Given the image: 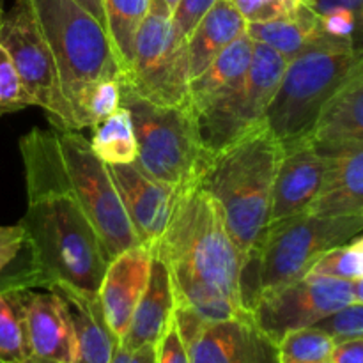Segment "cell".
Listing matches in <instances>:
<instances>
[{
	"label": "cell",
	"mask_w": 363,
	"mask_h": 363,
	"mask_svg": "<svg viewBox=\"0 0 363 363\" xmlns=\"http://www.w3.org/2000/svg\"><path fill=\"white\" fill-rule=\"evenodd\" d=\"M20 152L27 186L23 261L0 275V291L60 284L98 294L110 255L71 188L55 130H30L20 138Z\"/></svg>",
	"instance_id": "6da1fadb"
},
{
	"label": "cell",
	"mask_w": 363,
	"mask_h": 363,
	"mask_svg": "<svg viewBox=\"0 0 363 363\" xmlns=\"http://www.w3.org/2000/svg\"><path fill=\"white\" fill-rule=\"evenodd\" d=\"M151 252L169 268L176 307L208 323L250 315L241 298L243 257L201 186L181 190L169 225Z\"/></svg>",
	"instance_id": "7a4b0ae2"
},
{
	"label": "cell",
	"mask_w": 363,
	"mask_h": 363,
	"mask_svg": "<svg viewBox=\"0 0 363 363\" xmlns=\"http://www.w3.org/2000/svg\"><path fill=\"white\" fill-rule=\"evenodd\" d=\"M282 151V144L262 124L211 155L197 183L215 202L243 261L269 225L273 183Z\"/></svg>",
	"instance_id": "3957f363"
},
{
	"label": "cell",
	"mask_w": 363,
	"mask_h": 363,
	"mask_svg": "<svg viewBox=\"0 0 363 363\" xmlns=\"http://www.w3.org/2000/svg\"><path fill=\"white\" fill-rule=\"evenodd\" d=\"M363 230V216H321L312 213L269 223L241 269L245 311L266 293L308 275L314 262L332 248L350 243Z\"/></svg>",
	"instance_id": "277c9868"
},
{
	"label": "cell",
	"mask_w": 363,
	"mask_h": 363,
	"mask_svg": "<svg viewBox=\"0 0 363 363\" xmlns=\"http://www.w3.org/2000/svg\"><path fill=\"white\" fill-rule=\"evenodd\" d=\"M123 78V77H121ZM121 106L130 112L137 137V167L176 188L197 184L211 152L201 144L190 106L156 105L121 80Z\"/></svg>",
	"instance_id": "5b68a950"
},
{
	"label": "cell",
	"mask_w": 363,
	"mask_h": 363,
	"mask_svg": "<svg viewBox=\"0 0 363 363\" xmlns=\"http://www.w3.org/2000/svg\"><path fill=\"white\" fill-rule=\"evenodd\" d=\"M362 46H319L289 60L264 124L282 145L311 138L319 116L360 57Z\"/></svg>",
	"instance_id": "8992f818"
},
{
	"label": "cell",
	"mask_w": 363,
	"mask_h": 363,
	"mask_svg": "<svg viewBox=\"0 0 363 363\" xmlns=\"http://www.w3.org/2000/svg\"><path fill=\"white\" fill-rule=\"evenodd\" d=\"M59 66L71 110L92 84L124 74L106 28L74 0H27Z\"/></svg>",
	"instance_id": "52a82bcc"
},
{
	"label": "cell",
	"mask_w": 363,
	"mask_h": 363,
	"mask_svg": "<svg viewBox=\"0 0 363 363\" xmlns=\"http://www.w3.org/2000/svg\"><path fill=\"white\" fill-rule=\"evenodd\" d=\"M287 60L275 50L255 43L250 67L238 84L194 112L201 144L211 155L223 151L264 124L266 110L279 89Z\"/></svg>",
	"instance_id": "ba28073f"
},
{
	"label": "cell",
	"mask_w": 363,
	"mask_h": 363,
	"mask_svg": "<svg viewBox=\"0 0 363 363\" xmlns=\"http://www.w3.org/2000/svg\"><path fill=\"white\" fill-rule=\"evenodd\" d=\"M123 84L156 105L190 106L188 41L174 30L172 11L152 0L135 41L133 60Z\"/></svg>",
	"instance_id": "9c48e42d"
},
{
	"label": "cell",
	"mask_w": 363,
	"mask_h": 363,
	"mask_svg": "<svg viewBox=\"0 0 363 363\" xmlns=\"http://www.w3.org/2000/svg\"><path fill=\"white\" fill-rule=\"evenodd\" d=\"M55 130V128H53ZM67 179L110 259L140 245L106 163L80 130H55Z\"/></svg>",
	"instance_id": "30bf717a"
},
{
	"label": "cell",
	"mask_w": 363,
	"mask_h": 363,
	"mask_svg": "<svg viewBox=\"0 0 363 363\" xmlns=\"http://www.w3.org/2000/svg\"><path fill=\"white\" fill-rule=\"evenodd\" d=\"M0 45L16 67L23 87L55 130H78L62 89L59 66L30 4L16 0L0 21Z\"/></svg>",
	"instance_id": "8fae6325"
},
{
	"label": "cell",
	"mask_w": 363,
	"mask_h": 363,
	"mask_svg": "<svg viewBox=\"0 0 363 363\" xmlns=\"http://www.w3.org/2000/svg\"><path fill=\"white\" fill-rule=\"evenodd\" d=\"M351 303H354L353 282L307 275L262 294L248 314L266 337L279 344L287 333L315 326Z\"/></svg>",
	"instance_id": "7c38bea8"
},
{
	"label": "cell",
	"mask_w": 363,
	"mask_h": 363,
	"mask_svg": "<svg viewBox=\"0 0 363 363\" xmlns=\"http://www.w3.org/2000/svg\"><path fill=\"white\" fill-rule=\"evenodd\" d=\"M174 321L190 363H279V347L250 315L208 323L188 308L176 307Z\"/></svg>",
	"instance_id": "4fadbf2b"
},
{
	"label": "cell",
	"mask_w": 363,
	"mask_h": 363,
	"mask_svg": "<svg viewBox=\"0 0 363 363\" xmlns=\"http://www.w3.org/2000/svg\"><path fill=\"white\" fill-rule=\"evenodd\" d=\"M20 315L30 363H74L77 344L62 298L52 289L2 291Z\"/></svg>",
	"instance_id": "5bb4252c"
},
{
	"label": "cell",
	"mask_w": 363,
	"mask_h": 363,
	"mask_svg": "<svg viewBox=\"0 0 363 363\" xmlns=\"http://www.w3.org/2000/svg\"><path fill=\"white\" fill-rule=\"evenodd\" d=\"M282 158L273 183L269 223L308 213L325 183L328 156L311 138L282 145Z\"/></svg>",
	"instance_id": "9a60e30c"
},
{
	"label": "cell",
	"mask_w": 363,
	"mask_h": 363,
	"mask_svg": "<svg viewBox=\"0 0 363 363\" xmlns=\"http://www.w3.org/2000/svg\"><path fill=\"white\" fill-rule=\"evenodd\" d=\"M108 169L138 241L152 247L169 225L183 188L152 179L137 163L108 165Z\"/></svg>",
	"instance_id": "2e32d148"
},
{
	"label": "cell",
	"mask_w": 363,
	"mask_h": 363,
	"mask_svg": "<svg viewBox=\"0 0 363 363\" xmlns=\"http://www.w3.org/2000/svg\"><path fill=\"white\" fill-rule=\"evenodd\" d=\"M152 252L149 245H137L110 259L98 289L106 325L116 339L123 340L135 307L147 286Z\"/></svg>",
	"instance_id": "e0dca14e"
},
{
	"label": "cell",
	"mask_w": 363,
	"mask_h": 363,
	"mask_svg": "<svg viewBox=\"0 0 363 363\" xmlns=\"http://www.w3.org/2000/svg\"><path fill=\"white\" fill-rule=\"evenodd\" d=\"M311 142L323 155L363 144V46L353 69L323 108Z\"/></svg>",
	"instance_id": "ac0fdd59"
},
{
	"label": "cell",
	"mask_w": 363,
	"mask_h": 363,
	"mask_svg": "<svg viewBox=\"0 0 363 363\" xmlns=\"http://www.w3.org/2000/svg\"><path fill=\"white\" fill-rule=\"evenodd\" d=\"M174 312L176 293L169 268L162 259L152 255L147 286L135 307L130 326L119 344L130 351L144 346H156L174 321Z\"/></svg>",
	"instance_id": "d6986e66"
},
{
	"label": "cell",
	"mask_w": 363,
	"mask_h": 363,
	"mask_svg": "<svg viewBox=\"0 0 363 363\" xmlns=\"http://www.w3.org/2000/svg\"><path fill=\"white\" fill-rule=\"evenodd\" d=\"M328 169L318 199L308 209L321 216H363V144L326 152Z\"/></svg>",
	"instance_id": "ffe728a7"
},
{
	"label": "cell",
	"mask_w": 363,
	"mask_h": 363,
	"mask_svg": "<svg viewBox=\"0 0 363 363\" xmlns=\"http://www.w3.org/2000/svg\"><path fill=\"white\" fill-rule=\"evenodd\" d=\"M52 289L64 300L69 314L77 344L74 363H110L119 340L106 325L98 294L52 284Z\"/></svg>",
	"instance_id": "44dd1931"
},
{
	"label": "cell",
	"mask_w": 363,
	"mask_h": 363,
	"mask_svg": "<svg viewBox=\"0 0 363 363\" xmlns=\"http://www.w3.org/2000/svg\"><path fill=\"white\" fill-rule=\"evenodd\" d=\"M247 34L255 43L275 50L287 62L319 46L353 45L350 41H340L325 34L319 14L314 13L307 2H303L300 11L291 18L266 21V23H247Z\"/></svg>",
	"instance_id": "7402d4cb"
},
{
	"label": "cell",
	"mask_w": 363,
	"mask_h": 363,
	"mask_svg": "<svg viewBox=\"0 0 363 363\" xmlns=\"http://www.w3.org/2000/svg\"><path fill=\"white\" fill-rule=\"evenodd\" d=\"M247 34V21L233 0H216L188 38L190 78L201 74L218 53Z\"/></svg>",
	"instance_id": "603a6c76"
},
{
	"label": "cell",
	"mask_w": 363,
	"mask_h": 363,
	"mask_svg": "<svg viewBox=\"0 0 363 363\" xmlns=\"http://www.w3.org/2000/svg\"><path fill=\"white\" fill-rule=\"evenodd\" d=\"M255 41L248 34L238 38L208 67L190 80V108L197 112L245 77L254 59Z\"/></svg>",
	"instance_id": "cb8c5ba5"
},
{
	"label": "cell",
	"mask_w": 363,
	"mask_h": 363,
	"mask_svg": "<svg viewBox=\"0 0 363 363\" xmlns=\"http://www.w3.org/2000/svg\"><path fill=\"white\" fill-rule=\"evenodd\" d=\"M152 0H103L106 32L124 73L133 60L135 41Z\"/></svg>",
	"instance_id": "d4e9b609"
},
{
	"label": "cell",
	"mask_w": 363,
	"mask_h": 363,
	"mask_svg": "<svg viewBox=\"0 0 363 363\" xmlns=\"http://www.w3.org/2000/svg\"><path fill=\"white\" fill-rule=\"evenodd\" d=\"M91 147L94 155L106 165H124L137 162V137L133 121L124 106L98 123L92 133Z\"/></svg>",
	"instance_id": "484cf974"
},
{
	"label": "cell",
	"mask_w": 363,
	"mask_h": 363,
	"mask_svg": "<svg viewBox=\"0 0 363 363\" xmlns=\"http://www.w3.org/2000/svg\"><path fill=\"white\" fill-rule=\"evenodd\" d=\"M279 363H330L335 340L318 326L294 330L279 344Z\"/></svg>",
	"instance_id": "4316f807"
},
{
	"label": "cell",
	"mask_w": 363,
	"mask_h": 363,
	"mask_svg": "<svg viewBox=\"0 0 363 363\" xmlns=\"http://www.w3.org/2000/svg\"><path fill=\"white\" fill-rule=\"evenodd\" d=\"M121 106V78H108L92 84L80 94L73 106L78 130L94 128Z\"/></svg>",
	"instance_id": "83f0119b"
},
{
	"label": "cell",
	"mask_w": 363,
	"mask_h": 363,
	"mask_svg": "<svg viewBox=\"0 0 363 363\" xmlns=\"http://www.w3.org/2000/svg\"><path fill=\"white\" fill-rule=\"evenodd\" d=\"M0 362L30 363L20 315L2 291H0Z\"/></svg>",
	"instance_id": "f1b7e54d"
},
{
	"label": "cell",
	"mask_w": 363,
	"mask_h": 363,
	"mask_svg": "<svg viewBox=\"0 0 363 363\" xmlns=\"http://www.w3.org/2000/svg\"><path fill=\"white\" fill-rule=\"evenodd\" d=\"M308 275L330 277V279H340L347 280V282H354L363 277L360 262L350 243L339 245L323 254L314 262Z\"/></svg>",
	"instance_id": "f546056e"
},
{
	"label": "cell",
	"mask_w": 363,
	"mask_h": 363,
	"mask_svg": "<svg viewBox=\"0 0 363 363\" xmlns=\"http://www.w3.org/2000/svg\"><path fill=\"white\" fill-rule=\"evenodd\" d=\"M27 106H34V101L21 84L9 53L0 45V116L20 112Z\"/></svg>",
	"instance_id": "4dcf8cb0"
},
{
	"label": "cell",
	"mask_w": 363,
	"mask_h": 363,
	"mask_svg": "<svg viewBox=\"0 0 363 363\" xmlns=\"http://www.w3.org/2000/svg\"><path fill=\"white\" fill-rule=\"evenodd\" d=\"M247 23H266V21L291 18L300 11L303 0H233Z\"/></svg>",
	"instance_id": "1f68e13d"
},
{
	"label": "cell",
	"mask_w": 363,
	"mask_h": 363,
	"mask_svg": "<svg viewBox=\"0 0 363 363\" xmlns=\"http://www.w3.org/2000/svg\"><path fill=\"white\" fill-rule=\"evenodd\" d=\"M318 328L325 330L335 342L346 339H363V303H351L339 312L318 323Z\"/></svg>",
	"instance_id": "d6a6232c"
},
{
	"label": "cell",
	"mask_w": 363,
	"mask_h": 363,
	"mask_svg": "<svg viewBox=\"0 0 363 363\" xmlns=\"http://www.w3.org/2000/svg\"><path fill=\"white\" fill-rule=\"evenodd\" d=\"M215 4L216 0H179L172 11V25L176 34L188 41L199 21Z\"/></svg>",
	"instance_id": "836d02e7"
},
{
	"label": "cell",
	"mask_w": 363,
	"mask_h": 363,
	"mask_svg": "<svg viewBox=\"0 0 363 363\" xmlns=\"http://www.w3.org/2000/svg\"><path fill=\"white\" fill-rule=\"evenodd\" d=\"M319 21H321V28L325 30V34H328L330 38L350 41L354 45L358 23L357 16L351 11L337 7V9L328 11L325 14H319Z\"/></svg>",
	"instance_id": "e575fe53"
},
{
	"label": "cell",
	"mask_w": 363,
	"mask_h": 363,
	"mask_svg": "<svg viewBox=\"0 0 363 363\" xmlns=\"http://www.w3.org/2000/svg\"><path fill=\"white\" fill-rule=\"evenodd\" d=\"M156 363H190L188 350L181 339L176 321L170 323L167 332L156 344Z\"/></svg>",
	"instance_id": "d590c367"
},
{
	"label": "cell",
	"mask_w": 363,
	"mask_h": 363,
	"mask_svg": "<svg viewBox=\"0 0 363 363\" xmlns=\"http://www.w3.org/2000/svg\"><path fill=\"white\" fill-rule=\"evenodd\" d=\"M23 247V229L21 225L0 227V275L11 268Z\"/></svg>",
	"instance_id": "8d00e7d4"
},
{
	"label": "cell",
	"mask_w": 363,
	"mask_h": 363,
	"mask_svg": "<svg viewBox=\"0 0 363 363\" xmlns=\"http://www.w3.org/2000/svg\"><path fill=\"white\" fill-rule=\"evenodd\" d=\"M307 4L312 7V11L318 14H325L328 13V11L337 9V7H342V9L351 11V13L357 16V23H358L354 46H357V48L363 46V0H311V2Z\"/></svg>",
	"instance_id": "74e56055"
},
{
	"label": "cell",
	"mask_w": 363,
	"mask_h": 363,
	"mask_svg": "<svg viewBox=\"0 0 363 363\" xmlns=\"http://www.w3.org/2000/svg\"><path fill=\"white\" fill-rule=\"evenodd\" d=\"M330 363H363V339H346L335 342Z\"/></svg>",
	"instance_id": "f35d334b"
},
{
	"label": "cell",
	"mask_w": 363,
	"mask_h": 363,
	"mask_svg": "<svg viewBox=\"0 0 363 363\" xmlns=\"http://www.w3.org/2000/svg\"><path fill=\"white\" fill-rule=\"evenodd\" d=\"M110 363H156V346H144L130 351L117 344Z\"/></svg>",
	"instance_id": "ab89813d"
},
{
	"label": "cell",
	"mask_w": 363,
	"mask_h": 363,
	"mask_svg": "<svg viewBox=\"0 0 363 363\" xmlns=\"http://www.w3.org/2000/svg\"><path fill=\"white\" fill-rule=\"evenodd\" d=\"M77 4H80L84 9H87L103 27L106 28V20H105V9H103V0H74Z\"/></svg>",
	"instance_id": "60d3db41"
},
{
	"label": "cell",
	"mask_w": 363,
	"mask_h": 363,
	"mask_svg": "<svg viewBox=\"0 0 363 363\" xmlns=\"http://www.w3.org/2000/svg\"><path fill=\"white\" fill-rule=\"evenodd\" d=\"M351 248L354 250V254H357L358 257V262H360V268H362V275H363V236L362 238H357L354 241H351ZM363 279V277H362Z\"/></svg>",
	"instance_id": "b9f144b4"
},
{
	"label": "cell",
	"mask_w": 363,
	"mask_h": 363,
	"mask_svg": "<svg viewBox=\"0 0 363 363\" xmlns=\"http://www.w3.org/2000/svg\"><path fill=\"white\" fill-rule=\"evenodd\" d=\"M353 293H354V301H357V303H363V279L354 280Z\"/></svg>",
	"instance_id": "7bdbcfd3"
},
{
	"label": "cell",
	"mask_w": 363,
	"mask_h": 363,
	"mask_svg": "<svg viewBox=\"0 0 363 363\" xmlns=\"http://www.w3.org/2000/svg\"><path fill=\"white\" fill-rule=\"evenodd\" d=\"M163 2L167 4V7H169L170 11H174V7L177 6V2H179V0H163Z\"/></svg>",
	"instance_id": "ee69618b"
},
{
	"label": "cell",
	"mask_w": 363,
	"mask_h": 363,
	"mask_svg": "<svg viewBox=\"0 0 363 363\" xmlns=\"http://www.w3.org/2000/svg\"><path fill=\"white\" fill-rule=\"evenodd\" d=\"M2 16H4V9H2V0H0V21H2Z\"/></svg>",
	"instance_id": "f6af8a7d"
},
{
	"label": "cell",
	"mask_w": 363,
	"mask_h": 363,
	"mask_svg": "<svg viewBox=\"0 0 363 363\" xmlns=\"http://www.w3.org/2000/svg\"><path fill=\"white\" fill-rule=\"evenodd\" d=\"M303 2H311V0H303Z\"/></svg>",
	"instance_id": "bcb514c9"
},
{
	"label": "cell",
	"mask_w": 363,
	"mask_h": 363,
	"mask_svg": "<svg viewBox=\"0 0 363 363\" xmlns=\"http://www.w3.org/2000/svg\"><path fill=\"white\" fill-rule=\"evenodd\" d=\"M0 363H2V362H0Z\"/></svg>",
	"instance_id": "7dc6e473"
}]
</instances>
